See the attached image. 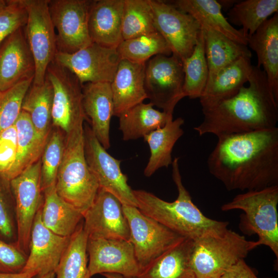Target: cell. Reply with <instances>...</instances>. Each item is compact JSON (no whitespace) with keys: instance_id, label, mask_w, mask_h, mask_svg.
<instances>
[{"instance_id":"ffe728a7","label":"cell","mask_w":278,"mask_h":278,"mask_svg":"<svg viewBox=\"0 0 278 278\" xmlns=\"http://www.w3.org/2000/svg\"><path fill=\"white\" fill-rule=\"evenodd\" d=\"M124 0L91 1L88 29L93 43L116 48L123 41L121 23Z\"/></svg>"},{"instance_id":"4fadbf2b","label":"cell","mask_w":278,"mask_h":278,"mask_svg":"<svg viewBox=\"0 0 278 278\" xmlns=\"http://www.w3.org/2000/svg\"><path fill=\"white\" fill-rule=\"evenodd\" d=\"M90 1L48 0L58 51L72 54L93 43L88 29Z\"/></svg>"},{"instance_id":"7a4b0ae2","label":"cell","mask_w":278,"mask_h":278,"mask_svg":"<svg viewBox=\"0 0 278 278\" xmlns=\"http://www.w3.org/2000/svg\"><path fill=\"white\" fill-rule=\"evenodd\" d=\"M248 83L235 96L202 110L203 119L194 128L200 136L219 137L276 127L278 100L264 71L253 66Z\"/></svg>"},{"instance_id":"277c9868","label":"cell","mask_w":278,"mask_h":278,"mask_svg":"<svg viewBox=\"0 0 278 278\" xmlns=\"http://www.w3.org/2000/svg\"><path fill=\"white\" fill-rule=\"evenodd\" d=\"M55 187L58 195L82 215L93 203L98 182L85 159L83 125L65 135V144Z\"/></svg>"},{"instance_id":"e575fe53","label":"cell","mask_w":278,"mask_h":278,"mask_svg":"<svg viewBox=\"0 0 278 278\" xmlns=\"http://www.w3.org/2000/svg\"><path fill=\"white\" fill-rule=\"evenodd\" d=\"M182 63L184 74V96L190 99L200 98L206 88L208 76L204 31L202 28L193 53Z\"/></svg>"},{"instance_id":"d590c367","label":"cell","mask_w":278,"mask_h":278,"mask_svg":"<svg viewBox=\"0 0 278 278\" xmlns=\"http://www.w3.org/2000/svg\"><path fill=\"white\" fill-rule=\"evenodd\" d=\"M116 50L120 60L141 64L158 55H172L166 41L157 31L123 40Z\"/></svg>"},{"instance_id":"4316f807","label":"cell","mask_w":278,"mask_h":278,"mask_svg":"<svg viewBox=\"0 0 278 278\" xmlns=\"http://www.w3.org/2000/svg\"><path fill=\"white\" fill-rule=\"evenodd\" d=\"M184 123L181 117L174 120L173 117H170L163 127L143 137L150 152L149 161L144 170L146 177H149L159 169L167 168L171 165L172 151L175 144L183 134L182 126Z\"/></svg>"},{"instance_id":"7402d4cb","label":"cell","mask_w":278,"mask_h":278,"mask_svg":"<svg viewBox=\"0 0 278 278\" xmlns=\"http://www.w3.org/2000/svg\"><path fill=\"white\" fill-rule=\"evenodd\" d=\"M145 64L120 60L110 83L113 116L121 114L147 98L145 88Z\"/></svg>"},{"instance_id":"ab89813d","label":"cell","mask_w":278,"mask_h":278,"mask_svg":"<svg viewBox=\"0 0 278 278\" xmlns=\"http://www.w3.org/2000/svg\"><path fill=\"white\" fill-rule=\"evenodd\" d=\"M0 239L11 244L16 240L14 198L10 181L1 174Z\"/></svg>"},{"instance_id":"7bdbcfd3","label":"cell","mask_w":278,"mask_h":278,"mask_svg":"<svg viewBox=\"0 0 278 278\" xmlns=\"http://www.w3.org/2000/svg\"><path fill=\"white\" fill-rule=\"evenodd\" d=\"M26 256L14 244L0 239V273H18L22 271Z\"/></svg>"},{"instance_id":"2e32d148","label":"cell","mask_w":278,"mask_h":278,"mask_svg":"<svg viewBox=\"0 0 278 278\" xmlns=\"http://www.w3.org/2000/svg\"><path fill=\"white\" fill-rule=\"evenodd\" d=\"M83 218L88 239H130L129 227L122 204L101 188Z\"/></svg>"},{"instance_id":"9c48e42d","label":"cell","mask_w":278,"mask_h":278,"mask_svg":"<svg viewBox=\"0 0 278 278\" xmlns=\"http://www.w3.org/2000/svg\"><path fill=\"white\" fill-rule=\"evenodd\" d=\"M27 18L24 30L35 65L32 83L42 84L48 65L57 51L56 31L50 15L48 0H22Z\"/></svg>"},{"instance_id":"8d00e7d4","label":"cell","mask_w":278,"mask_h":278,"mask_svg":"<svg viewBox=\"0 0 278 278\" xmlns=\"http://www.w3.org/2000/svg\"><path fill=\"white\" fill-rule=\"evenodd\" d=\"M156 31L149 0H124L121 23L123 40Z\"/></svg>"},{"instance_id":"74e56055","label":"cell","mask_w":278,"mask_h":278,"mask_svg":"<svg viewBox=\"0 0 278 278\" xmlns=\"http://www.w3.org/2000/svg\"><path fill=\"white\" fill-rule=\"evenodd\" d=\"M65 135L53 126L41 157V187L43 191L55 185L58 171L62 160Z\"/></svg>"},{"instance_id":"f1b7e54d","label":"cell","mask_w":278,"mask_h":278,"mask_svg":"<svg viewBox=\"0 0 278 278\" xmlns=\"http://www.w3.org/2000/svg\"><path fill=\"white\" fill-rule=\"evenodd\" d=\"M168 3L193 16L200 24L218 31L236 42L247 45V39L235 28L222 13L216 0H175Z\"/></svg>"},{"instance_id":"603a6c76","label":"cell","mask_w":278,"mask_h":278,"mask_svg":"<svg viewBox=\"0 0 278 278\" xmlns=\"http://www.w3.org/2000/svg\"><path fill=\"white\" fill-rule=\"evenodd\" d=\"M247 45L256 53L257 66L263 67L270 89L278 100V13L247 37Z\"/></svg>"},{"instance_id":"30bf717a","label":"cell","mask_w":278,"mask_h":278,"mask_svg":"<svg viewBox=\"0 0 278 278\" xmlns=\"http://www.w3.org/2000/svg\"><path fill=\"white\" fill-rule=\"evenodd\" d=\"M41 158L10 181L14 201L15 246L25 254L29 251L32 224L41 206Z\"/></svg>"},{"instance_id":"4dcf8cb0","label":"cell","mask_w":278,"mask_h":278,"mask_svg":"<svg viewBox=\"0 0 278 278\" xmlns=\"http://www.w3.org/2000/svg\"><path fill=\"white\" fill-rule=\"evenodd\" d=\"M149 102H142L128 110L119 117V130L123 140L129 141L144 137L152 131L163 127L173 117L157 110Z\"/></svg>"},{"instance_id":"7dc6e473","label":"cell","mask_w":278,"mask_h":278,"mask_svg":"<svg viewBox=\"0 0 278 278\" xmlns=\"http://www.w3.org/2000/svg\"><path fill=\"white\" fill-rule=\"evenodd\" d=\"M106 278H136L132 277H127L121 274L114 273H106L102 274Z\"/></svg>"},{"instance_id":"bcb514c9","label":"cell","mask_w":278,"mask_h":278,"mask_svg":"<svg viewBox=\"0 0 278 278\" xmlns=\"http://www.w3.org/2000/svg\"><path fill=\"white\" fill-rule=\"evenodd\" d=\"M220 4L222 11L229 10L236 3L238 2L236 1H232V0H222V1H217Z\"/></svg>"},{"instance_id":"f907efd6","label":"cell","mask_w":278,"mask_h":278,"mask_svg":"<svg viewBox=\"0 0 278 278\" xmlns=\"http://www.w3.org/2000/svg\"><path fill=\"white\" fill-rule=\"evenodd\" d=\"M1 93V92H0V93Z\"/></svg>"},{"instance_id":"681fc988","label":"cell","mask_w":278,"mask_h":278,"mask_svg":"<svg viewBox=\"0 0 278 278\" xmlns=\"http://www.w3.org/2000/svg\"><path fill=\"white\" fill-rule=\"evenodd\" d=\"M3 1H0V4L3 2Z\"/></svg>"},{"instance_id":"52a82bcc","label":"cell","mask_w":278,"mask_h":278,"mask_svg":"<svg viewBox=\"0 0 278 278\" xmlns=\"http://www.w3.org/2000/svg\"><path fill=\"white\" fill-rule=\"evenodd\" d=\"M46 77L53 89L52 125L67 135L88 119L82 105V84L74 74L54 60L48 65Z\"/></svg>"},{"instance_id":"5bb4252c","label":"cell","mask_w":278,"mask_h":278,"mask_svg":"<svg viewBox=\"0 0 278 278\" xmlns=\"http://www.w3.org/2000/svg\"><path fill=\"white\" fill-rule=\"evenodd\" d=\"M84 128V153L87 164L96 178L99 188L115 196L122 205L137 207L133 190L120 168L121 160L110 155L93 133Z\"/></svg>"},{"instance_id":"3957f363","label":"cell","mask_w":278,"mask_h":278,"mask_svg":"<svg viewBox=\"0 0 278 278\" xmlns=\"http://www.w3.org/2000/svg\"><path fill=\"white\" fill-rule=\"evenodd\" d=\"M171 165L172 178L178 193L177 198L168 202L147 191L133 190L139 210L182 237L194 240L207 234L226 231L229 222L205 216L192 201L182 182L178 158L173 159Z\"/></svg>"},{"instance_id":"e0dca14e","label":"cell","mask_w":278,"mask_h":278,"mask_svg":"<svg viewBox=\"0 0 278 278\" xmlns=\"http://www.w3.org/2000/svg\"><path fill=\"white\" fill-rule=\"evenodd\" d=\"M87 253L90 276L114 273L136 277L141 267L129 240L118 239H88Z\"/></svg>"},{"instance_id":"83f0119b","label":"cell","mask_w":278,"mask_h":278,"mask_svg":"<svg viewBox=\"0 0 278 278\" xmlns=\"http://www.w3.org/2000/svg\"><path fill=\"white\" fill-rule=\"evenodd\" d=\"M201 27L204 31L208 68L206 88L221 70L242 56L252 57V54L247 45L233 41L208 26Z\"/></svg>"},{"instance_id":"484cf974","label":"cell","mask_w":278,"mask_h":278,"mask_svg":"<svg viewBox=\"0 0 278 278\" xmlns=\"http://www.w3.org/2000/svg\"><path fill=\"white\" fill-rule=\"evenodd\" d=\"M43 194V223L56 234L70 237L81 223L82 214L58 195L55 185L45 189Z\"/></svg>"},{"instance_id":"60d3db41","label":"cell","mask_w":278,"mask_h":278,"mask_svg":"<svg viewBox=\"0 0 278 278\" xmlns=\"http://www.w3.org/2000/svg\"><path fill=\"white\" fill-rule=\"evenodd\" d=\"M27 18L22 0L3 1L0 4V45L12 33L25 26Z\"/></svg>"},{"instance_id":"d4e9b609","label":"cell","mask_w":278,"mask_h":278,"mask_svg":"<svg viewBox=\"0 0 278 278\" xmlns=\"http://www.w3.org/2000/svg\"><path fill=\"white\" fill-rule=\"evenodd\" d=\"M194 242L182 238L141 268L136 278H196L190 264Z\"/></svg>"},{"instance_id":"d6a6232c","label":"cell","mask_w":278,"mask_h":278,"mask_svg":"<svg viewBox=\"0 0 278 278\" xmlns=\"http://www.w3.org/2000/svg\"><path fill=\"white\" fill-rule=\"evenodd\" d=\"M278 12V0L239 1L228 11L230 24L241 26L244 36L254 34L271 15Z\"/></svg>"},{"instance_id":"c3c4849f","label":"cell","mask_w":278,"mask_h":278,"mask_svg":"<svg viewBox=\"0 0 278 278\" xmlns=\"http://www.w3.org/2000/svg\"><path fill=\"white\" fill-rule=\"evenodd\" d=\"M32 278H55V273L52 272L43 275H36Z\"/></svg>"},{"instance_id":"f546056e","label":"cell","mask_w":278,"mask_h":278,"mask_svg":"<svg viewBox=\"0 0 278 278\" xmlns=\"http://www.w3.org/2000/svg\"><path fill=\"white\" fill-rule=\"evenodd\" d=\"M15 125L17 151L14 163L7 176L9 181L41 158L48 138L37 131L28 113L23 110Z\"/></svg>"},{"instance_id":"ee69618b","label":"cell","mask_w":278,"mask_h":278,"mask_svg":"<svg viewBox=\"0 0 278 278\" xmlns=\"http://www.w3.org/2000/svg\"><path fill=\"white\" fill-rule=\"evenodd\" d=\"M221 278H258L241 259L231 267Z\"/></svg>"},{"instance_id":"8992f818","label":"cell","mask_w":278,"mask_h":278,"mask_svg":"<svg viewBox=\"0 0 278 278\" xmlns=\"http://www.w3.org/2000/svg\"><path fill=\"white\" fill-rule=\"evenodd\" d=\"M256 247L255 241L230 229L207 234L194 240L191 266L196 278H221Z\"/></svg>"},{"instance_id":"d6986e66","label":"cell","mask_w":278,"mask_h":278,"mask_svg":"<svg viewBox=\"0 0 278 278\" xmlns=\"http://www.w3.org/2000/svg\"><path fill=\"white\" fill-rule=\"evenodd\" d=\"M0 50V92L34 78L35 65L24 27L9 36Z\"/></svg>"},{"instance_id":"836d02e7","label":"cell","mask_w":278,"mask_h":278,"mask_svg":"<svg viewBox=\"0 0 278 278\" xmlns=\"http://www.w3.org/2000/svg\"><path fill=\"white\" fill-rule=\"evenodd\" d=\"M88 236L80 223L71 236L55 270V278H90L88 264Z\"/></svg>"},{"instance_id":"7c38bea8","label":"cell","mask_w":278,"mask_h":278,"mask_svg":"<svg viewBox=\"0 0 278 278\" xmlns=\"http://www.w3.org/2000/svg\"><path fill=\"white\" fill-rule=\"evenodd\" d=\"M136 260L142 268L184 237L170 230L135 206L123 205Z\"/></svg>"},{"instance_id":"f35d334b","label":"cell","mask_w":278,"mask_h":278,"mask_svg":"<svg viewBox=\"0 0 278 278\" xmlns=\"http://www.w3.org/2000/svg\"><path fill=\"white\" fill-rule=\"evenodd\" d=\"M33 78L21 81L0 93V134L15 125L22 102Z\"/></svg>"},{"instance_id":"8fae6325","label":"cell","mask_w":278,"mask_h":278,"mask_svg":"<svg viewBox=\"0 0 278 278\" xmlns=\"http://www.w3.org/2000/svg\"><path fill=\"white\" fill-rule=\"evenodd\" d=\"M156 30L164 38L172 54L182 62L193 53L201 30L190 14L166 1L149 0Z\"/></svg>"},{"instance_id":"ba28073f","label":"cell","mask_w":278,"mask_h":278,"mask_svg":"<svg viewBox=\"0 0 278 278\" xmlns=\"http://www.w3.org/2000/svg\"><path fill=\"white\" fill-rule=\"evenodd\" d=\"M184 74L181 60L173 55H158L145 64V88L153 106L172 115L178 102L184 97Z\"/></svg>"},{"instance_id":"44dd1931","label":"cell","mask_w":278,"mask_h":278,"mask_svg":"<svg viewBox=\"0 0 278 278\" xmlns=\"http://www.w3.org/2000/svg\"><path fill=\"white\" fill-rule=\"evenodd\" d=\"M82 105L91 130L107 150L111 147L110 123L113 116V96L109 82L87 83L82 85Z\"/></svg>"},{"instance_id":"9a60e30c","label":"cell","mask_w":278,"mask_h":278,"mask_svg":"<svg viewBox=\"0 0 278 278\" xmlns=\"http://www.w3.org/2000/svg\"><path fill=\"white\" fill-rule=\"evenodd\" d=\"M54 61L74 74L82 85L111 83L120 59L116 48L92 43L72 54L57 51Z\"/></svg>"},{"instance_id":"6da1fadb","label":"cell","mask_w":278,"mask_h":278,"mask_svg":"<svg viewBox=\"0 0 278 278\" xmlns=\"http://www.w3.org/2000/svg\"><path fill=\"white\" fill-rule=\"evenodd\" d=\"M207 160L229 191L278 185V128L220 136Z\"/></svg>"},{"instance_id":"b9f144b4","label":"cell","mask_w":278,"mask_h":278,"mask_svg":"<svg viewBox=\"0 0 278 278\" xmlns=\"http://www.w3.org/2000/svg\"><path fill=\"white\" fill-rule=\"evenodd\" d=\"M16 151L17 133L14 125L0 134V174L6 179L14 163Z\"/></svg>"},{"instance_id":"5b68a950","label":"cell","mask_w":278,"mask_h":278,"mask_svg":"<svg viewBox=\"0 0 278 278\" xmlns=\"http://www.w3.org/2000/svg\"><path fill=\"white\" fill-rule=\"evenodd\" d=\"M278 185L238 194L221 205L222 211L240 210L244 214L239 227L248 234H256V246L268 247L278 258Z\"/></svg>"},{"instance_id":"ac0fdd59","label":"cell","mask_w":278,"mask_h":278,"mask_svg":"<svg viewBox=\"0 0 278 278\" xmlns=\"http://www.w3.org/2000/svg\"><path fill=\"white\" fill-rule=\"evenodd\" d=\"M41 206L32 224L29 254L22 271L37 275L55 272L71 237L57 235L44 225L41 220Z\"/></svg>"},{"instance_id":"cb8c5ba5","label":"cell","mask_w":278,"mask_h":278,"mask_svg":"<svg viewBox=\"0 0 278 278\" xmlns=\"http://www.w3.org/2000/svg\"><path fill=\"white\" fill-rule=\"evenodd\" d=\"M251 58L242 56L217 73L199 98L202 110L235 96L248 82L253 68Z\"/></svg>"},{"instance_id":"f6af8a7d","label":"cell","mask_w":278,"mask_h":278,"mask_svg":"<svg viewBox=\"0 0 278 278\" xmlns=\"http://www.w3.org/2000/svg\"><path fill=\"white\" fill-rule=\"evenodd\" d=\"M37 274L33 272L0 273V278H32Z\"/></svg>"},{"instance_id":"1f68e13d","label":"cell","mask_w":278,"mask_h":278,"mask_svg":"<svg viewBox=\"0 0 278 278\" xmlns=\"http://www.w3.org/2000/svg\"><path fill=\"white\" fill-rule=\"evenodd\" d=\"M53 95L52 85L45 77L42 84L32 83L22 102V110L28 113L35 129L45 137L48 136L53 127Z\"/></svg>"}]
</instances>
